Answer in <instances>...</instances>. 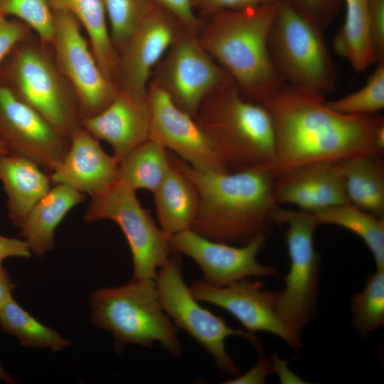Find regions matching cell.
<instances>
[{"label": "cell", "mask_w": 384, "mask_h": 384, "mask_svg": "<svg viewBox=\"0 0 384 384\" xmlns=\"http://www.w3.org/2000/svg\"><path fill=\"white\" fill-rule=\"evenodd\" d=\"M262 105L272 118L275 151L263 166L274 178L317 162L384 154V119L346 115L325 105L324 96L284 83Z\"/></svg>", "instance_id": "obj_1"}, {"label": "cell", "mask_w": 384, "mask_h": 384, "mask_svg": "<svg viewBox=\"0 0 384 384\" xmlns=\"http://www.w3.org/2000/svg\"><path fill=\"white\" fill-rule=\"evenodd\" d=\"M171 164L193 185L199 198L197 214L191 225L209 240L245 244L267 235L278 208L274 197L275 178L263 166L234 171H205L193 169L173 154Z\"/></svg>", "instance_id": "obj_2"}, {"label": "cell", "mask_w": 384, "mask_h": 384, "mask_svg": "<svg viewBox=\"0 0 384 384\" xmlns=\"http://www.w3.org/2000/svg\"><path fill=\"white\" fill-rule=\"evenodd\" d=\"M275 4L223 11L203 17L197 33L204 50L232 77L247 100L262 104L285 82L270 57Z\"/></svg>", "instance_id": "obj_3"}, {"label": "cell", "mask_w": 384, "mask_h": 384, "mask_svg": "<svg viewBox=\"0 0 384 384\" xmlns=\"http://www.w3.org/2000/svg\"><path fill=\"white\" fill-rule=\"evenodd\" d=\"M228 171L265 166L274 156L272 118L246 100L230 76L203 100L194 118Z\"/></svg>", "instance_id": "obj_4"}, {"label": "cell", "mask_w": 384, "mask_h": 384, "mask_svg": "<svg viewBox=\"0 0 384 384\" xmlns=\"http://www.w3.org/2000/svg\"><path fill=\"white\" fill-rule=\"evenodd\" d=\"M0 82L65 137L70 139L82 127L78 100L57 65L51 45L34 32L3 60Z\"/></svg>", "instance_id": "obj_5"}, {"label": "cell", "mask_w": 384, "mask_h": 384, "mask_svg": "<svg viewBox=\"0 0 384 384\" xmlns=\"http://www.w3.org/2000/svg\"><path fill=\"white\" fill-rule=\"evenodd\" d=\"M90 307L94 325L113 335L117 353L129 343L152 348L158 342L172 356H181L177 328L162 307L154 279L132 278L120 287L96 289Z\"/></svg>", "instance_id": "obj_6"}, {"label": "cell", "mask_w": 384, "mask_h": 384, "mask_svg": "<svg viewBox=\"0 0 384 384\" xmlns=\"http://www.w3.org/2000/svg\"><path fill=\"white\" fill-rule=\"evenodd\" d=\"M320 29L281 0L269 35L272 60L285 83L322 96L336 89V65Z\"/></svg>", "instance_id": "obj_7"}, {"label": "cell", "mask_w": 384, "mask_h": 384, "mask_svg": "<svg viewBox=\"0 0 384 384\" xmlns=\"http://www.w3.org/2000/svg\"><path fill=\"white\" fill-rule=\"evenodd\" d=\"M272 223L287 226L284 237L289 258V272L283 277L284 289L277 293L276 311L302 336L317 311L321 257L314 245V233L319 224L313 213L280 207L274 213Z\"/></svg>", "instance_id": "obj_8"}, {"label": "cell", "mask_w": 384, "mask_h": 384, "mask_svg": "<svg viewBox=\"0 0 384 384\" xmlns=\"http://www.w3.org/2000/svg\"><path fill=\"white\" fill-rule=\"evenodd\" d=\"M180 253L173 251L158 271L156 284L162 307L176 328L186 331L214 360L218 369L234 377L240 370L226 351L225 340L233 336L246 338L257 348L253 334L230 327L225 318L200 305L183 279Z\"/></svg>", "instance_id": "obj_9"}, {"label": "cell", "mask_w": 384, "mask_h": 384, "mask_svg": "<svg viewBox=\"0 0 384 384\" xmlns=\"http://www.w3.org/2000/svg\"><path fill=\"white\" fill-rule=\"evenodd\" d=\"M83 220L114 222L129 246L133 261V278L156 280L161 267L173 252L169 240L141 205L136 191L117 181L105 192L91 198Z\"/></svg>", "instance_id": "obj_10"}, {"label": "cell", "mask_w": 384, "mask_h": 384, "mask_svg": "<svg viewBox=\"0 0 384 384\" xmlns=\"http://www.w3.org/2000/svg\"><path fill=\"white\" fill-rule=\"evenodd\" d=\"M230 77L204 50L197 33L184 29L156 65L150 80L194 119L206 97Z\"/></svg>", "instance_id": "obj_11"}, {"label": "cell", "mask_w": 384, "mask_h": 384, "mask_svg": "<svg viewBox=\"0 0 384 384\" xmlns=\"http://www.w3.org/2000/svg\"><path fill=\"white\" fill-rule=\"evenodd\" d=\"M54 13L51 46L55 61L75 93L83 118L95 116L115 98L118 85L102 71L76 18Z\"/></svg>", "instance_id": "obj_12"}, {"label": "cell", "mask_w": 384, "mask_h": 384, "mask_svg": "<svg viewBox=\"0 0 384 384\" xmlns=\"http://www.w3.org/2000/svg\"><path fill=\"white\" fill-rule=\"evenodd\" d=\"M0 142L52 174L61 165L70 139L0 82Z\"/></svg>", "instance_id": "obj_13"}, {"label": "cell", "mask_w": 384, "mask_h": 384, "mask_svg": "<svg viewBox=\"0 0 384 384\" xmlns=\"http://www.w3.org/2000/svg\"><path fill=\"white\" fill-rule=\"evenodd\" d=\"M267 235H259L240 246L206 238L188 228L169 240L173 251L191 257L199 266L203 281L214 287H225L250 277L277 274L272 265L260 264L257 257L265 245Z\"/></svg>", "instance_id": "obj_14"}, {"label": "cell", "mask_w": 384, "mask_h": 384, "mask_svg": "<svg viewBox=\"0 0 384 384\" xmlns=\"http://www.w3.org/2000/svg\"><path fill=\"white\" fill-rule=\"evenodd\" d=\"M189 288L198 302L225 310L248 332L269 333L285 341L291 348L297 349L302 346L301 336L276 311L278 292L264 289L260 282L247 277L225 287H214L198 279Z\"/></svg>", "instance_id": "obj_15"}, {"label": "cell", "mask_w": 384, "mask_h": 384, "mask_svg": "<svg viewBox=\"0 0 384 384\" xmlns=\"http://www.w3.org/2000/svg\"><path fill=\"white\" fill-rule=\"evenodd\" d=\"M184 29L173 15L156 6L118 53L115 82L119 90L147 96L153 69Z\"/></svg>", "instance_id": "obj_16"}, {"label": "cell", "mask_w": 384, "mask_h": 384, "mask_svg": "<svg viewBox=\"0 0 384 384\" xmlns=\"http://www.w3.org/2000/svg\"><path fill=\"white\" fill-rule=\"evenodd\" d=\"M151 112V136L195 169L225 171L195 119L181 110L153 81L147 87Z\"/></svg>", "instance_id": "obj_17"}, {"label": "cell", "mask_w": 384, "mask_h": 384, "mask_svg": "<svg viewBox=\"0 0 384 384\" xmlns=\"http://www.w3.org/2000/svg\"><path fill=\"white\" fill-rule=\"evenodd\" d=\"M151 122L148 96L139 97L119 90L104 110L84 117L82 126L97 139L107 142L119 163L150 139Z\"/></svg>", "instance_id": "obj_18"}, {"label": "cell", "mask_w": 384, "mask_h": 384, "mask_svg": "<svg viewBox=\"0 0 384 384\" xmlns=\"http://www.w3.org/2000/svg\"><path fill=\"white\" fill-rule=\"evenodd\" d=\"M119 164L104 151L98 139L81 127L71 137L63 161L50 178L53 184L69 186L92 198L117 181Z\"/></svg>", "instance_id": "obj_19"}, {"label": "cell", "mask_w": 384, "mask_h": 384, "mask_svg": "<svg viewBox=\"0 0 384 384\" xmlns=\"http://www.w3.org/2000/svg\"><path fill=\"white\" fill-rule=\"evenodd\" d=\"M274 197L279 203L315 213L348 202L336 162H317L289 171L275 178Z\"/></svg>", "instance_id": "obj_20"}, {"label": "cell", "mask_w": 384, "mask_h": 384, "mask_svg": "<svg viewBox=\"0 0 384 384\" xmlns=\"http://www.w3.org/2000/svg\"><path fill=\"white\" fill-rule=\"evenodd\" d=\"M23 156H0V181L7 196L6 208L12 224L20 228L37 202L51 188L50 176Z\"/></svg>", "instance_id": "obj_21"}, {"label": "cell", "mask_w": 384, "mask_h": 384, "mask_svg": "<svg viewBox=\"0 0 384 384\" xmlns=\"http://www.w3.org/2000/svg\"><path fill=\"white\" fill-rule=\"evenodd\" d=\"M85 198V194L69 186L55 184L37 202L19 233L33 254L41 257L53 249L56 228L68 212Z\"/></svg>", "instance_id": "obj_22"}, {"label": "cell", "mask_w": 384, "mask_h": 384, "mask_svg": "<svg viewBox=\"0 0 384 384\" xmlns=\"http://www.w3.org/2000/svg\"><path fill=\"white\" fill-rule=\"evenodd\" d=\"M153 193L159 228L169 240L191 228L198 212L199 198L192 183L181 171L171 164Z\"/></svg>", "instance_id": "obj_23"}, {"label": "cell", "mask_w": 384, "mask_h": 384, "mask_svg": "<svg viewBox=\"0 0 384 384\" xmlns=\"http://www.w3.org/2000/svg\"><path fill=\"white\" fill-rule=\"evenodd\" d=\"M349 203L384 218V161L383 156H360L336 161Z\"/></svg>", "instance_id": "obj_24"}, {"label": "cell", "mask_w": 384, "mask_h": 384, "mask_svg": "<svg viewBox=\"0 0 384 384\" xmlns=\"http://www.w3.org/2000/svg\"><path fill=\"white\" fill-rule=\"evenodd\" d=\"M54 12L73 15L86 31L92 52L103 73L115 81L118 53L111 40L103 0H50Z\"/></svg>", "instance_id": "obj_25"}, {"label": "cell", "mask_w": 384, "mask_h": 384, "mask_svg": "<svg viewBox=\"0 0 384 384\" xmlns=\"http://www.w3.org/2000/svg\"><path fill=\"white\" fill-rule=\"evenodd\" d=\"M344 22L333 40L334 51L356 73L376 63L370 28V0H343Z\"/></svg>", "instance_id": "obj_26"}, {"label": "cell", "mask_w": 384, "mask_h": 384, "mask_svg": "<svg viewBox=\"0 0 384 384\" xmlns=\"http://www.w3.org/2000/svg\"><path fill=\"white\" fill-rule=\"evenodd\" d=\"M171 167L166 149L149 139L119 162L117 181L134 191L146 189L154 193Z\"/></svg>", "instance_id": "obj_27"}, {"label": "cell", "mask_w": 384, "mask_h": 384, "mask_svg": "<svg viewBox=\"0 0 384 384\" xmlns=\"http://www.w3.org/2000/svg\"><path fill=\"white\" fill-rule=\"evenodd\" d=\"M313 214L319 225L339 226L359 237L370 251L376 270H384V218L349 202Z\"/></svg>", "instance_id": "obj_28"}, {"label": "cell", "mask_w": 384, "mask_h": 384, "mask_svg": "<svg viewBox=\"0 0 384 384\" xmlns=\"http://www.w3.org/2000/svg\"><path fill=\"white\" fill-rule=\"evenodd\" d=\"M0 329L16 337L23 346L49 348L58 352L70 345L68 340L39 322L13 297L0 308Z\"/></svg>", "instance_id": "obj_29"}, {"label": "cell", "mask_w": 384, "mask_h": 384, "mask_svg": "<svg viewBox=\"0 0 384 384\" xmlns=\"http://www.w3.org/2000/svg\"><path fill=\"white\" fill-rule=\"evenodd\" d=\"M352 325L363 337L384 325V270L368 275L363 289L351 300Z\"/></svg>", "instance_id": "obj_30"}, {"label": "cell", "mask_w": 384, "mask_h": 384, "mask_svg": "<svg viewBox=\"0 0 384 384\" xmlns=\"http://www.w3.org/2000/svg\"><path fill=\"white\" fill-rule=\"evenodd\" d=\"M110 34L117 53L156 6L154 0H103Z\"/></svg>", "instance_id": "obj_31"}, {"label": "cell", "mask_w": 384, "mask_h": 384, "mask_svg": "<svg viewBox=\"0 0 384 384\" xmlns=\"http://www.w3.org/2000/svg\"><path fill=\"white\" fill-rule=\"evenodd\" d=\"M325 105L342 114H375L384 108V63L378 64L362 88L337 100H325Z\"/></svg>", "instance_id": "obj_32"}, {"label": "cell", "mask_w": 384, "mask_h": 384, "mask_svg": "<svg viewBox=\"0 0 384 384\" xmlns=\"http://www.w3.org/2000/svg\"><path fill=\"white\" fill-rule=\"evenodd\" d=\"M0 14L15 16L28 25L43 41L51 45L55 13L50 0H0Z\"/></svg>", "instance_id": "obj_33"}, {"label": "cell", "mask_w": 384, "mask_h": 384, "mask_svg": "<svg viewBox=\"0 0 384 384\" xmlns=\"http://www.w3.org/2000/svg\"><path fill=\"white\" fill-rule=\"evenodd\" d=\"M290 1L304 16L321 30L331 25L341 3V0Z\"/></svg>", "instance_id": "obj_34"}, {"label": "cell", "mask_w": 384, "mask_h": 384, "mask_svg": "<svg viewBox=\"0 0 384 384\" xmlns=\"http://www.w3.org/2000/svg\"><path fill=\"white\" fill-rule=\"evenodd\" d=\"M281 0H191L194 10L201 17L223 11H240L265 4H276Z\"/></svg>", "instance_id": "obj_35"}, {"label": "cell", "mask_w": 384, "mask_h": 384, "mask_svg": "<svg viewBox=\"0 0 384 384\" xmlns=\"http://www.w3.org/2000/svg\"><path fill=\"white\" fill-rule=\"evenodd\" d=\"M32 32L20 20L9 19L0 14V65L16 45Z\"/></svg>", "instance_id": "obj_36"}, {"label": "cell", "mask_w": 384, "mask_h": 384, "mask_svg": "<svg viewBox=\"0 0 384 384\" xmlns=\"http://www.w3.org/2000/svg\"><path fill=\"white\" fill-rule=\"evenodd\" d=\"M155 4L168 11L177 18L188 31L198 33L203 17L197 15L191 0H154Z\"/></svg>", "instance_id": "obj_37"}, {"label": "cell", "mask_w": 384, "mask_h": 384, "mask_svg": "<svg viewBox=\"0 0 384 384\" xmlns=\"http://www.w3.org/2000/svg\"><path fill=\"white\" fill-rule=\"evenodd\" d=\"M370 28L376 64L384 63V0H370Z\"/></svg>", "instance_id": "obj_38"}, {"label": "cell", "mask_w": 384, "mask_h": 384, "mask_svg": "<svg viewBox=\"0 0 384 384\" xmlns=\"http://www.w3.org/2000/svg\"><path fill=\"white\" fill-rule=\"evenodd\" d=\"M31 255L25 240L0 235V263L8 257L29 258Z\"/></svg>", "instance_id": "obj_39"}, {"label": "cell", "mask_w": 384, "mask_h": 384, "mask_svg": "<svg viewBox=\"0 0 384 384\" xmlns=\"http://www.w3.org/2000/svg\"><path fill=\"white\" fill-rule=\"evenodd\" d=\"M270 372L268 361L261 354L256 365L243 375H239L224 383H263Z\"/></svg>", "instance_id": "obj_40"}, {"label": "cell", "mask_w": 384, "mask_h": 384, "mask_svg": "<svg viewBox=\"0 0 384 384\" xmlns=\"http://www.w3.org/2000/svg\"><path fill=\"white\" fill-rule=\"evenodd\" d=\"M16 284L11 280L6 270L0 263V308L12 298Z\"/></svg>", "instance_id": "obj_41"}, {"label": "cell", "mask_w": 384, "mask_h": 384, "mask_svg": "<svg viewBox=\"0 0 384 384\" xmlns=\"http://www.w3.org/2000/svg\"><path fill=\"white\" fill-rule=\"evenodd\" d=\"M0 379L6 383H16V380L4 370L0 363Z\"/></svg>", "instance_id": "obj_42"}, {"label": "cell", "mask_w": 384, "mask_h": 384, "mask_svg": "<svg viewBox=\"0 0 384 384\" xmlns=\"http://www.w3.org/2000/svg\"><path fill=\"white\" fill-rule=\"evenodd\" d=\"M9 151L5 146L0 142V156L8 154Z\"/></svg>", "instance_id": "obj_43"}]
</instances>
